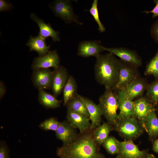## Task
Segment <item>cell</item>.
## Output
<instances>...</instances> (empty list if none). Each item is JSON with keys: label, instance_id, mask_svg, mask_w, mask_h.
I'll return each mask as SVG.
<instances>
[{"label": "cell", "instance_id": "cb8c5ba5", "mask_svg": "<svg viewBox=\"0 0 158 158\" xmlns=\"http://www.w3.org/2000/svg\"><path fill=\"white\" fill-rule=\"evenodd\" d=\"M77 85L73 77L69 76L63 90V105L67 103L76 96Z\"/></svg>", "mask_w": 158, "mask_h": 158}, {"label": "cell", "instance_id": "3957f363", "mask_svg": "<svg viewBox=\"0 0 158 158\" xmlns=\"http://www.w3.org/2000/svg\"><path fill=\"white\" fill-rule=\"evenodd\" d=\"M99 105L103 115L107 122L114 126L118 121L119 109L118 92L111 88H105L99 99Z\"/></svg>", "mask_w": 158, "mask_h": 158}, {"label": "cell", "instance_id": "9c48e42d", "mask_svg": "<svg viewBox=\"0 0 158 158\" xmlns=\"http://www.w3.org/2000/svg\"><path fill=\"white\" fill-rule=\"evenodd\" d=\"M104 48L105 51L117 56L121 60L138 68L142 65V59L135 51L122 47Z\"/></svg>", "mask_w": 158, "mask_h": 158}, {"label": "cell", "instance_id": "7a4b0ae2", "mask_svg": "<svg viewBox=\"0 0 158 158\" xmlns=\"http://www.w3.org/2000/svg\"><path fill=\"white\" fill-rule=\"evenodd\" d=\"M95 57L94 70L96 81L105 88L113 89L118 79L120 60L109 52L100 54Z\"/></svg>", "mask_w": 158, "mask_h": 158}, {"label": "cell", "instance_id": "d4e9b609", "mask_svg": "<svg viewBox=\"0 0 158 158\" xmlns=\"http://www.w3.org/2000/svg\"><path fill=\"white\" fill-rule=\"evenodd\" d=\"M66 106L67 109L81 114L89 118V114L85 105L76 95Z\"/></svg>", "mask_w": 158, "mask_h": 158}, {"label": "cell", "instance_id": "d590c367", "mask_svg": "<svg viewBox=\"0 0 158 158\" xmlns=\"http://www.w3.org/2000/svg\"><path fill=\"white\" fill-rule=\"evenodd\" d=\"M153 142L152 150L154 152L158 153V138Z\"/></svg>", "mask_w": 158, "mask_h": 158}, {"label": "cell", "instance_id": "484cf974", "mask_svg": "<svg viewBox=\"0 0 158 158\" xmlns=\"http://www.w3.org/2000/svg\"><path fill=\"white\" fill-rule=\"evenodd\" d=\"M145 97L154 107L158 104V78L148 84Z\"/></svg>", "mask_w": 158, "mask_h": 158}, {"label": "cell", "instance_id": "2e32d148", "mask_svg": "<svg viewBox=\"0 0 158 158\" xmlns=\"http://www.w3.org/2000/svg\"><path fill=\"white\" fill-rule=\"evenodd\" d=\"M117 92L119 110L118 120L133 116V100L129 97L124 89Z\"/></svg>", "mask_w": 158, "mask_h": 158}, {"label": "cell", "instance_id": "44dd1931", "mask_svg": "<svg viewBox=\"0 0 158 158\" xmlns=\"http://www.w3.org/2000/svg\"><path fill=\"white\" fill-rule=\"evenodd\" d=\"M38 99L41 105L49 109H56L59 107L62 101L57 99L54 95L42 89L38 90Z\"/></svg>", "mask_w": 158, "mask_h": 158}, {"label": "cell", "instance_id": "4fadbf2b", "mask_svg": "<svg viewBox=\"0 0 158 158\" xmlns=\"http://www.w3.org/2000/svg\"><path fill=\"white\" fill-rule=\"evenodd\" d=\"M76 95L82 100L86 107L91 121V129H95L100 126L101 125L102 114L99 104H96L90 99L77 93Z\"/></svg>", "mask_w": 158, "mask_h": 158}, {"label": "cell", "instance_id": "ba28073f", "mask_svg": "<svg viewBox=\"0 0 158 158\" xmlns=\"http://www.w3.org/2000/svg\"><path fill=\"white\" fill-rule=\"evenodd\" d=\"M156 109L145 97L133 101V116L141 123L145 130V123L147 117Z\"/></svg>", "mask_w": 158, "mask_h": 158}, {"label": "cell", "instance_id": "4dcf8cb0", "mask_svg": "<svg viewBox=\"0 0 158 158\" xmlns=\"http://www.w3.org/2000/svg\"><path fill=\"white\" fill-rule=\"evenodd\" d=\"M9 150L6 142L1 141L0 142V158H10Z\"/></svg>", "mask_w": 158, "mask_h": 158}, {"label": "cell", "instance_id": "d6a6232c", "mask_svg": "<svg viewBox=\"0 0 158 158\" xmlns=\"http://www.w3.org/2000/svg\"><path fill=\"white\" fill-rule=\"evenodd\" d=\"M150 34L152 37L158 43V19L152 25L150 30Z\"/></svg>", "mask_w": 158, "mask_h": 158}, {"label": "cell", "instance_id": "1f68e13d", "mask_svg": "<svg viewBox=\"0 0 158 158\" xmlns=\"http://www.w3.org/2000/svg\"><path fill=\"white\" fill-rule=\"evenodd\" d=\"M13 8V4L9 1L5 0H0V11H9Z\"/></svg>", "mask_w": 158, "mask_h": 158}, {"label": "cell", "instance_id": "7c38bea8", "mask_svg": "<svg viewBox=\"0 0 158 158\" xmlns=\"http://www.w3.org/2000/svg\"><path fill=\"white\" fill-rule=\"evenodd\" d=\"M69 77L67 70L62 66L60 65L53 71L51 89L56 97L63 91Z\"/></svg>", "mask_w": 158, "mask_h": 158}, {"label": "cell", "instance_id": "603a6c76", "mask_svg": "<svg viewBox=\"0 0 158 158\" xmlns=\"http://www.w3.org/2000/svg\"><path fill=\"white\" fill-rule=\"evenodd\" d=\"M114 130V127L108 122L94 129L93 136L97 143L100 146L109 137L110 133Z\"/></svg>", "mask_w": 158, "mask_h": 158}, {"label": "cell", "instance_id": "e0dca14e", "mask_svg": "<svg viewBox=\"0 0 158 158\" xmlns=\"http://www.w3.org/2000/svg\"><path fill=\"white\" fill-rule=\"evenodd\" d=\"M100 41H85L79 44L77 54L84 57H96L105 51L104 47L101 45Z\"/></svg>", "mask_w": 158, "mask_h": 158}, {"label": "cell", "instance_id": "ffe728a7", "mask_svg": "<svg viewBox=\"0 0 158 158\" xmlns=\"http://www.w3.org/2000/svg\"><path fill=\"white\" fill-rule=\"evenodd\" d=\"M26 45L29 47L30 51H35L39 56H43L49 52L50 45H47L45 40L39 35L36 36H30Z\"/></svg>", "mask_w": 158, "mask_h": 158}, {"label": "cell", "instance_id": "8fae6325", "mask_svg": "<svg viewBox=\"0 0 158 158\" xmlns=\"http://www.w3.org/2000/svg\"><path fill=\"white\" fill-rule=\"evenodd\" d=\"M59 63L60 59L56 51H50L44 55L35 58L31 68L33 70L50 67L55 69L60 65Z\"/></svg>", "mask_w": 158, "mask_h": 158}, {"label": "cell", "instance_id": "9a60e30c", "mask_svg": "<svg viewBox=\"0 0 158 158\" xmlns=\"http://www.w3.org/2000/svg\"><path fill=\"white\" fill-rule=\"evenodd\" d=\"M66 118L71 125L74 128L78 129L80 133L91 129L89 118L81 114L67 109Z\"/></svg>", "mask_w": 158, "mask_h": 158}, {"label": "cell", "instance_id": "7402d4cb", "mask_svg": "<svg viewBox=\"0 0 158 158\" xmlns=\"http://www.w3.org/2000/svg\"><path fill=\"white\" fill-rule=\"evenodd\" d=\"M156 111L152 112L145 121V131L148 134L150 140L153 141L158 136V118Z\"/></svg>", "mask_w": 158, "mask_h": 158}, {"label": "cell", "instance_id": "ac0fdd59", "mask_svg": "<svg viewBox=\"0 0 158 158\" xmlns=\"http://www.w3.org/2000/svg\"><path fill=\"white\" fill-rule=\"evenodd\" d=\"M148 85L145 79L139 77L130 82L124 89L129 97L133 100L143 94Z\"/></svg>", "mask_w": 158, "mask_h": 158}, {"label": "cell", "instance_id": "f546056e", "mask_svg": "<svg viewBox=\"0 0 158 158\" xmlns=\"http://www.w3.org/2000/svg\"><path fill=\"white\" fill-rule=\"evenodd\" d=\"M97 5L98 0H94L92 3L91 7L89 11L97 23L98 26V30L100 32H102L105 31V28L99 19Z\"/></svg>", "mask_w": 158, "mask_h": 158}, {"label": "cell", "instance_id": "5bb4252c", "mask_svg": "<svg viewBox=\"0 0 158 158\" xmlns=\"http://www.w3.org/2000/svg\"><path fill=\"white\" fill-rule=\"evenodd\" d=\"M55 133L56 138L62 142L63 145H66L72 142L78 135L75 129L67 120L60 122Z\"/></svg>", "mask_w": 158, "mask_h": 158}, {"label": "cell", "instance_id": "277c9868", "mask_svg": "<svg viewBox=\"0 0 158 158\" xmlns=\"http://www.w3.org/2000/svg\"><path fill=\"white\" fill-rule=\"evenodd\" d=\"M113 127L114 130L125 140H135L145 131L142 125L134 116L118 120Z\"/></svg>", "mask_w": 158, "mask_h": 158}, {"label": "cell", "instance_id": "d6986e66", "mask_svg": "<svg viewBox=\"0 0 158 158\" xmlns=\"http://www.w3.org/2000/svg\"><path fill=\"white\" fill-rule=\"evenodd\" d=\"M30 17L31 19L38 25L40 29L39 35L45 40L49 37H51L54 41H59V33L55 31L49 23H46L44 20L38 18L37 15L31 13Z\"/></svg>", "mask_w": 158, "mask_h": 158}, {"label": "cell", "instance_id": "e575fe53", "mask_svg": "<svg viewBox=\"0 0 158 158\" xmlns=\"http://www.w3.org/2000/svg\"><path fill=\"white\" fill-rule=\"evenodd\" d=\"M6 92V87L2 81L0 82V98L1 99L5 95Z\"/></svg>", "mask_w": 158, "mask_h": 158}, {"label": "cell", "instance_id": "52a82bcc", "mask_svg": "<svg viewBox=\"0 0 158 158\" xmlns=\"http://www.w3.org/2000/svg\"><path fill=\"white\" fill-rule=\"evenodd\" d=\"M119 151L116 158H146L148 149L140 150L132 140L118 141Z\"/></svg>", "mask_w": 158, "mask_h": 158}, {"label": "cell", "instance_id": "8d00e7d4", "mask_svg": "<svg viewBox=\"0 0 158 158\" xmlns=\"http://www.w3.org/2000/svg\"><path fill=\"white\" fill-rule=\"evenodd\" d=\"M146 158H156L155 156L152 154H148Z\"/></svg>", "mask_w": 158, "mask_h": 158}, {"label": "cell", "instance_id": "74e56055", "mask_svg": "<svg viewBox=\"0 0 158 158\" xmlns=\"http://www.w3.org/2000/svg\"><path fill=\"white\" fill-rule=\"evenodd\" d=\"M156 110H157V114H158V108L157 109H156Z\"/></svg>", "mask_w": 158, "mask_h": 158}, {"label": "cell", "instance_id": "4316f807", "mask_svg": "<svg viewBox=\"0 0 158 158\" xmlns=\"http://www.w3.org/2000/svg\"><path fill=\"white\" fill-rule=\"evenodd\" d=\"M144 74L152 75L155 79L158 78V49L154 56L147 64Z\"/></svg>", "mask_w": 158, "mask_h": 158}, {"label": "cell", "instance_id": "8992f818", "mask_svg": "<svg viewBox=\"0 0 158 158\" xmlns=\"http://www.w3.org/2000/svg\"><path fill=\"white\" fill-rule=\"evenodd\" d=\"M50 6L55 16L61 19L66 24L74 22L81 25L78 21L77 16L73 13L69 1L55 0Z\"/></svg>", "mask_w": 158, "mask_h": 158}, {"label": "cell", "instance_id": "5b68a950", "mask_svg": "<svg viewBox=\"0 0 158 158\" xmlns=\"http://www.w3.org/2000/svg\"><path fill=\"white\" fill-rule=\"evenodd\" d=\"M120 60L118 79L112 89L117 91L124 89L130 82L140 77L138 68Z\"/></svg>", "mask_w": 158, "mask_h": 158}, {"label": "cell", "instance_id": "f1b7e54d", "mask_svg": "<svg viewBox=\"0 0 158 158\" xmlns=\"http://www.w3.org/2000/svg\"><path fill=\"white\" fill-rule=\"evenodd\" d=\"M60 122L57 118L50 117L42 122L39 125V127L43 130L47 131L50 130L55 132L59 127Z\"/></svg>", "mask_w": 158, "mask_h": 158}, {"label": "cell", "instance_id": "6da1fadb", "mask_svg": "<svg viewBox=\"0 0 158 158\" xmlns=\"http://www.w3.org/2000/svg\"><path fill=\"white\" fill-rule=\"evenodd\" d=\"M94 129L78 134L72 142L57 150L59 158H105L93 136Z\"/></svg>", "mask_w": 158, "mask_h": 158}, {"label": "cell", "instance_id": "836d02e7", "mask_svg": "<svg viewBox=\"0 0 158 158\" xmlns=\"http://www.w3.org/2000/svg\"><path fill=\"white\" fill-rule=\"evenodd\" d=\"M155 4V7L151 11H145L143 12L148 14L152 13V17L155 18L158 17V0H155L154 1Z\"/></svg>", "mask_w": 158, "mask_h": 158}, {"label": "cell", "instance_id": "83f0119b", "mask_svg": "<svg viewBox=\"0 0 158 158\" xmlns=\"http://www.w3.org/2000/svg\"><path fill=\"white\" fill-rule=\"evenodd\" d=\"M118 141L115 137L110 136L102 145L109 154L112 155L117 154L119 150Z\"/></svg>", "mask_w": 158, "mask_h": 158}, {"label": "cell", "instance_id": "30bf717a", "mask_svg": "<svg viewBox=\"0 0 158 158\" xmlns=\"http://www.w3.org/2000/svg\"><path fill=\"white\" fill-rule=\"evenodd\" d=\"M52 74L53 71L49 68L33 70L31 77L33 85L38 90L51 88Z\"/></svg>", "mask_w": 158, "mask_h": 158}]
</instances>
